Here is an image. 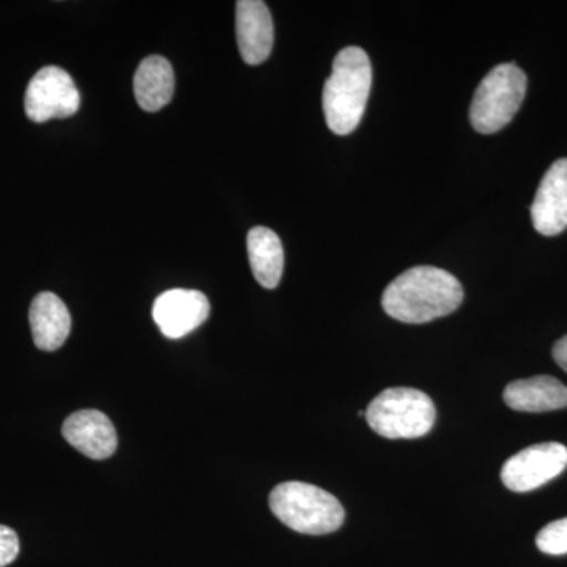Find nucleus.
Instances as JSON below:
<instances>
[{"label":"nucleus","mask_w":567,"mask_h":567,"mask_svg":"<svg viewBox=\"0 0 567 567\" xmlns=\"http://www.w3.org/2000/svg\"><path fill=\"white\" fill-rule=\"evenodd\" d=\"M237 41L248 65H259L270 58L275 43V25L267 3L260 0L237 2Z\"/></svg>","instance_id":"nucleus-11"},{"label":"nucleus","mask_w":567,"mask_h":567,"mask_svg":"<svg viewBox=\"0 0 567 567\" xmlns=\"http://www.w3.org/2000/svg\"><path fill=\"white\" fill-rule=\"evenodd\" d=\"M81 95L73 78L59 66H44L29 82L24 110L35 123L66 118L80 110Z\"/></svg>","instance_id":"nucleus-6"},{"label":"nucleus","mask_w":567,"mask_h":567,"mask_svg":"<svg viewBox=\"0 0 567 567\" xmlns=\"http://www.w3.org/2000/svg\"><path fill=\"white\" fill-rule=\"evenodd\" d=\"M536 546L543 554L567 555V517L551 522L540 529Z\"/></svg>","instance_id":"nucleus-16"},{"label":"nucleus","mask_w":567,"mask_h":567,"mask_svg":"<svg viewBox=\"0 0 567 567\" xmlns=\"http://www.w3.org/2000/svg\"><path fill=\"white\" fill-rule=\"evenodd\" d=\"M506 405L517 412L543 413L567 406V386L555 377L537 375L506 386Z\"/></svg>","instance_id":"nucleus-13"},{"label":"nucleus","mask_w":567,"mask_h":567,"mask_svg":"<svg viewBox=\"0 0 567 567\" xmlns=\"http://www.w3.org/2000/svg\"><path fill=\"white\" fill-rule=\"evenodd\" d=\"M551 354H554V360L557 361L559 368L567 372V336L559 339Z\"/></svg>","instance_id":"nucleus-18"},{"label":"nucleus","mask_w":567,"mask_h":567,"mask_svg":"<svg viewBox=\"0 0 567 567\" xmlns=\"http://www.w3.org/2000/svg\"><path fill=\"white\" fill-rule=\"evenodd\" d=\"M32 338L35 346L44 352H54L65 344L71 331L69 308L51 292H43L33 298L29 311Z\"/></svg>","instance_id":"nucleus-12"},{"label":"nucleus","mask_w":567,"mask_h":567,"mask_svg":"<svg viewBox=\"0 0 567 567\" xmlns=\"http://www.w3.org/2000/svg\"><path fill=\"white\" fill-rule=\"evenodd\" d=\"M248 254L257 282L265 289H276L284 271V249L278 234L268 227H254L248 234Z\"/></svg>","instance_id":"nucleus-15"},{"label":"nucleus","mask_w":567,"mask_h":567,"mask_svg":"<svg viewBox=\"0 0 567 567\" xmlns=\"http://www.w3.org/2000/svg\"><path fill=\"white\" fill-rule=\"evenodd\" d=\"M533 226L540 235L555 237L567 229V158L551 164L532 205Z\"/></svg>","instance_id":"nucleus-9"},{"label":"nucleus","mask_w":567,"mask_h":567,"mask_svg":"<svg viewBox=\"0 0 567 567\" xmlns=\"http://www.w3.org/2000/svg\"><path fill=\"white\" fill-rule=\"evenodd\" d=\"M20 555V537L17 532L0 525V567L11 565Z\"/></svg>","instance_id":"nucleus-17"},{"label":"nucleus","mask_w":567,"mask_h":567,"mask_svg":"<svg viewBox=\"0 0 567 567\" xmlns=\"http://www.w3.org/2000/svg\"><path fill=\"white\" fill-rule=\"evenodd\" d=\"M372 85L369 55L358 47L344 48L324 82L323 112L328 128L339 136L353 133L363 118Z\"/></svg>","instance_id":"nucleus-2"},{"label":"nucleus","mask_w":567,"mask_h":567,"mask_svg":"<svg viewBox=\"0 0 567 567\" xmlns=\"http://www.w3.org/2000/svg\"><path fill=\"white\" fill-rule=\"evenodd\" d=\"M173 65L162 55H151L141 62L134 74V96L142 110L156 112L171 103L174 96Z\"/></svg>","instance_id":"nucleus-14"},{"label":"nucleus","mask_w":567,"mask_h":567,"mask_svg":"<svg viewBox=\"0 0 567 567\" xmlns=\"http://www.w3.org/2000/svg\"><path fill=\"white\" fill-rule=\"evenodd\" d=\"M270 507L286 527L303 535H330L342 527L346 518L344 507L334 495L297 481L276 486Z\"/></svg>","instance_id":"nucleus-3"},{"label":"nucleus","mask_w":567,"mask_h":567,"mask_svg":"<svg viewBox=\"0 0 567 567\" xmlns=\"http://www.w3.org/2000/svg\"><path fill=\"white\" fill-rule=\"evenodd\" d=\"M210 301L199 290L173 289L156 298L153 320L166 338L193 333L210 316Z\"/></svg>","instance_id":"nucleus-8"},{"label":"nucleus","mask_w":567,"mask_h":567,"mask_svg":"<svg viewBox=\"0 0 567 567\" xmlns=\"http://www.w3.org/2000/svg\"><path fill=\"white\" fill-rule=\"evenodd\" d=\"M527 74L514 63H502L481 81L470 107V121L481 134H494L516 117L525 93Z\"/></svg>","instance_id":"nucleus-5"},{"label":"nucleus","mask_w":567,"mask_h":567,"mask_svg":"<svg viewBox=\"0 0 567 567\" xmlns=\"http://www.w3.org/2000/svg\"><path fill=\"white\" fill-rule=\"evenodd\" d=\"M62 434L74 450L93 461H104L117 450V432L99 410H80L66 417Z\"/></svg>","instance_id":"nucleus-10"},{"label":"nucleus","mask_w":567,"mask_h":567,"mask_svg":"<svg viewBox=\"0 0 567 567\" xmlns=\"http://www.w3.org/2000/svg\"><path fill=\"white\" fill-rule=\"evenodd\" d=\"M435 404L415 388H388L365 410V420L375 434L385 439H420L432 431Z\"/></svg>","instance_id":"nucleus-4"},{"label":"nucleus","mask_w":567,"mask_h":567,"mask_svg":"<svg viewBox=\"0 0 567 567\" xmlns=\"http://www.w3.org/2000/svg\"><path fill=\"white\" fill-rule=\"evenodd\" d=\"M464 301L456 276L436 267H415L399 275L382 297L383 311L399 322L420 324L453 315Z\"/></svg>","instance_id":"nucleus-1"},{"label":"nucleus","mask_w":567,"mask_h":567,"mask_svg":"<svg viewBox=\"0 0 567 567\" xmlns=\"http://www.w3.org/2000/svg\"><path fill=\"white\" fill-rule=\"evenodd\" d=\"M566 466L565 445L555 442L539 443L507 458L502 468V481L509 491L524 494L550 483L565 472Z\"/></svg>","instance_id":"nucleus-7"}]
</instances>
